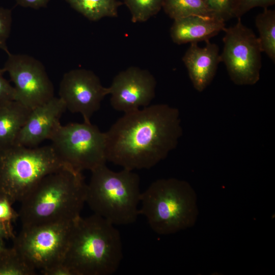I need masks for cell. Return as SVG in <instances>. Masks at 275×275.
Returning a JSON list of instances; mask_svg holds the SVG:
<instances>
[{
    "label": "cell",
    "instance_id": "6da1fadb",
    "mask_svg": "<svg viewBox=\"0 0 275 275\" xmlns=\"http://www.w3.org/2000/svg\"><path fill=\"white\" fill-rule=\"evenodd\" d=\"M105 134L107 161L133 171L164 159L177 146L183 129L178 108L156 104L124 113Z\"/></svg>",
    "mask_w": 275,
    "mask_h": 275
},
{
    "label": "cell",
    "instance_id": "7a4b0ae2",
    "mask_svg": "<svg viewBox=\"0 0 275 275\" xmlns=\"http://www.w3.org/2000/svg\"><path fill=\"white\" fill-rule=\"evenodd\" d=\"M87 186L82 173L70 167L46 175L20 201L22 228L75 221L86 203Z\"/></svg>",
    "mask_w": 275,
    "mask_h": 275
},
{
    "label": "cell",
    "instance_id": "3957f363",
    "mask_svg": "<svg viewBox=\"0 0 275 275\" xmlns=\"http://www.w3.org/2000/svg\"><path fill=\"white\" fill-rule=\"evenodd\" d=\"M123 258L121 237L115 225L95 214L73 225L63 261L73 275H111Z\"/></svg>",
    "mask_w": 275,
    "mask_h": 275
},
{
    "label": "cell",
    "instance_id": "277c9868",
    "mask_svg": "<svg viewBox=\"0 0 275 275\" xmlns=\"http://www.w3.org/2000/svg\"><path fill=\"white\" fill-rule=\"evenodd\" d=\"M140 214L159 235L192 227L198 215L196 193L186 181L175 178L155 180L142 193Z\"/></svg>",
    "mask_w": 275,
    "mask_h": 275
},
{
    "label": "cell",
    "instance_id": "5b68a950",
    "mask_svg": "<svg viewBox=\"0 0 275 275\" xmlns=\"http://www.w3.org/2000/svg\"><path fill=\"white\" fill-rule=\"evenodd\" d=\"M140 183L133 171L115 172L102 165L91 171L86 203L94 214L114 225L131 224L140 215Z\"/></svg>",
    "mask_w": 275,
    "mask_h": 275
},
{
    "label": "cell",
    "instance_id": "8992f818",
    "mask_svg": "<svg viewBox=\"0 0 275 275\" xmlns=\"http://www.w3.org/2000/svg\"><path fill=\"white\" fill-rule=\"evenodd\" d=\"M66 167L51 145H14L0 152V196L20 202L45 176Z\"/></svg>",
    "mask_w": 275,
    "mask_h": 275
},
{
    "label": "cell",
    "instance_id": "52a82bcc",
    "mask_svg": "<svg viewBox=\"0 0 275 275\" xmlns=\"http://www.w3.org/2000/svg\"><path fill=\"white\" fill-rule=\"evenodd\" d=\"M49 140L61 160L79 172L95 169L106 164L105 132L90 123H73L63 125L60 122Z\"/></svg>",
    "mask_w": 275,
    "mask_h": 275
},
{
    "label": "cell",
    "instance_id": "ba28073f",
    "mask_svg": "<svg viewBox=\"0 0 275 275\" xmlns=\"http://www.w3.org/2000/svg\"><path fill=\"white\" fill-rule=\"evenodd\" d=\"M74 221L22 228L12 247L36 270L61 264Z\"/></svg>",
    "mask_w": 275,
    "mask_h": 275
},
{
    "label": "cell",
    "instance_id": "9c48e42d",
    "mask_svg": "<svg viewBox=\"0 0 275 275\" xmlns=\"http://www.w3.org/2000/svg\"><path fill=\"white\" fill-rule=\"evenodd\" d=\"M221 55L231 80L239 86L254 85L260 79L262 50L254 32L238 18L237 23L223 30Z\"/></svg>",
    "mask_w": 275,
    "mask_h": 275
},
{
    "label": "cell",
    "instance_id": "30bf717a",
    "mask_svg": "<svg viewBox=\"0 0 275 275\" xmlns=\"http://www.w3.org/2000/svg\"><path fill=\"white\" fill-rule=\"evenodd\" d=\"M4 68L14 84L15 100L31 109L54 96L53 84L42 63L27 54H8Z\"/></svg>",
    "mask_w": 275,
    "mask_h": 275
},
{
    "label": "cell",
    "instance_id": "8fae6325",
    "mask_svg": "<svg viewBox=\"0 0 275 275\" xmlns=\"http://www.w3.org/2000/svg\"><path fill=\"white\" fill-rule=\"evenodd\" d=\"M109 93L99 77L85 69L71 70L64 74L60 82L59 98L66 109L80 114L84 122H91L93 115L99 109L103 98Z\"/></svg>",
    "mask_w": 275,
    "mask_h": 275
},
{
    "label": "cell",
    "instance_id": "7c38bea8",
    "mask_svg": "<svg viewBox=\"0 0 275 275\" xmlns=\"http://www.w3.org/2000/svg\"><path fill=\"white\" fill-rule=\"evenodd\" d=\"M156 85L148 71L130 67L119 73L108 87L111 105L124 113L148 106L155 97Z\"/></svg>",
    "mask_w": 275,
    "mask_h": 275
},
{
    "label": "cell",
    "instance_id": "4fadbf2b",
    "mask_svg": "<svg viewBox=\"0 0 275 275\" xmlns=\"http://www.w3.org/2000/svg\"><path fill=\"white\" fill-rule=\"evenodd\" d=\"M66 109L63 101L55 97L32 109L15 145L35 147L44 140H49Z\"/></svg>",
    "mask_w": 275,
    "mask_h": 275
},
{
    "label": "cell",
    "instance_id": "5bb4252c",
    "mask_svg": "<svg viewBox=\"0 0 275 275\" xmlns=\"http://www.w3.org/2000/svg\"><path fill=\"white\" fill-rule=\"evenodd\" d=\"M201 47L197 42L191 43L182 58L189 78L198 92L204 91L211 82L221 62L217 44L209 40Z\"/></svg>",
    "mask_w": 275,
    "mask_h": 275
},
{
    "label": "cell",
    "instance_id": "9a60e30c",
    "mask_svg": "<svg viewBox=\"0 0 275 275\" xmlns=\"http://www.w3.org/2000/svg\"><path fill=\"white\" fill-rule=\"evenodd\" d=\"M225 28V21L217 17L190 16L174 20L170 35L175 43H191L209 40Z\"/></svg>",
    "mask_w": 275,
    "mask_h": 275
},
{
    "label": "cell",
    "instance_id": "2e32d148",
    "mask_svg": "<svg viewBox=\"0 0 275 275\" xmlns=\"http://www.w3.org/2000/svg\"><path fill=\"white\" fill-rule=\"evenodd\" d=\"M31 110L16 100L0 103V152L15 145Z\"/></svg>",
    "mask_w": 275,
    "mask_h": 275
},
{
    "label": "cell",
    "instance_id": "e0dca14e",
    "mask_svg": "<svg viewBox=\"0 0 275 275\" xmlns=\"http://www.w3.org/2000/svg\"><path fill=\"white\" fill-rule=\"evenodd\" d=\"M76 11L91 21L118 16L121 4L117 0H65Z\"/></svg>",
    "mask_w": 275,
    "mask_h": 275
},
{
    "label": "cell",
    "instance_id": "ac0fdd59",
    "mask_svg": "<svg viewBox=\"0 0 275 275\" xmlns=\"http://www.w3.org/2000/svg\"><path fill=\"white\" fill-rule=\"evenodd\" d=\"M258 31L260 45L264 52L273 62H275V11L264 8L255 18Z\"/></svg>",
    "mask_w": 275,
    "mask_h": 275
},
{
    "label": "cell",
    "instance_id": "d6986e66",
    "mask_svg": "<svg viewBox=\"0 0 275 275\" xmlns=\"http://www.w3.org/2000/svg\"><path fill=\"white\" fill-rule=\"evenodd\" d=\"M162 8L174 20L196 15L217 17L205 0H163Z\"/></svg>",
    "mask_w": 275,
    "mask_h": 275
},
{
    "label": "cell",
    "instance_id": "ffe728a7",
    "mask_svg": "<svg viewBox=\"0 0 275 275\" xmlns=\"http://www.w3.org/2000/svg\"><path fill=\"white\" fill-rule=\"evenodd\" d=\"M36 272L13 247L0 253V275H34Z\"/></svg>",
    "mask_w": 275,
    "mask_h": 275
},
{
    "label": "cell",
    "instance_id": "44dd1931",
    "mask_svg": "<svg viewBox=\"0 0 275 275\" xmlns=\"http://www.w3.org/2000/svg\"><path fill=\"white\" fill-rule=\"evenodd\" d=\"M131 15L133 22H143L156 15L162 7L163 0H124Z\"/></svg>",
    "mask_w": 275,
    "mask_h": 275
},
{
    "label": "cell",
    "instance_id": "7402d4cb",
    "mask_svg": "<svg viewBox=\"0 0 275 275\" xmlns=\"http://www.w3.org/2000/svg\"><path fill=\"white\" fill-rule=\"evenodd\" d=\"M275 0H232L231 5L232 18H241L242 16L256 7L264 8L274 5Z\"/></svg>",
    "mask_w": 275,
    "mask_h": 275
},
{
    "label": "cell",
    "instance_id": "603a6c76",
    "mask_svg": "<svg viewBox=\"0 0 275 275\" xmlns=\"http://www.w3.org/2000/svg\"><path fill=\"white\" fill-rule=\"evenodd\" d=\"M12 204L6 197L0 196V222L3 224L13 239L14 234L12 223L18 217L19 214L12 207Z\"/></svg>",
    "mask_w": 275,
    "mask_h": 275
},
{
    "label": "cell",
    "instance_id": "cb8c5ba5",
    "mask_svg": "<svg viewBox=\"0 0 275 275\" xmlns=\"http://www.w3.org/2000/svg\"><path fill=\"white\" fill-rule=\"evenodd\" d=\"M12 24V12L8 9L0 7V49L8 54L9 51L6 41L8 38Z\"/></svg>",
    "mask_w": 275,
    "mask_h": 275
},
{
    "label": "cell",
    "instance_id": "d4e9b609",
    "mask_svg": "<svg viewBox=\"0 0 275 275\" xmlns=\"http://www.w3.org/2000/svg\"><path fill=\"white\" fill-rule=\"evenodd\" d=\"M205 1L217 17L225 21L232 18V0H205Z\"/></svg>",
    "mask_w": 275,
    "mask_h": 275
},
{
    "label": "cell",
    "instance_id": "484cf974",
    "mask_svg": "<svg viewBox=\"0 0 275 275\" xmlns=\"http://www.w3.org/2000/svg\"><path fill=\"white\" fill-rule=\"evenodd\" d=\"M4 72L3 69H0V103L15 100V88L4 77Z\"/></svg>",
    "mask_w": 275,
    "mask_h": 275
},
{
    "label": "cell",
    "instance_id": "4316f807",
    "mask_svg": "<svg viewBox=\"0 0 275 275\" xmlns=\"http://www.w3.org/2000/svg\"><path fill=\"white\" fill-rule=\"evenodd\" d=\"M43 275H73L72 271L63 263L40 271Z\"/></svg>",
    "mask_w": 275,
    "mask_h": 275
},
{
    "label": "cell",
    "instance_id": "83f0119b",
    "mask_svg": "<svg viewBox=\"0 0 275 275\" xmlns=\"http://www.w3.org/2000/svg\"><path fill=\"white\" fill-rule=\"evenodd\" d=\"M50 0H16L17 5L25 8L39 9L46 7Z\"/></svg>",
    "mask_w": 275,
    "mask_h": 275
},
{
    "label": "cell",
    "instance_id": "f1b7e54d",
    "mask_svg": "<svg viewBox=\"0 0 275 275\" xmlns=\"http://www.w3.org/2000/svg\"><path fill=\"white\" fill-rule=\"evenodd\" d=\"M0 237H2L4 239H9L12 237L6 229L3 224L0 222Z\"/></svg>",
    "mask_w": 275,
    "mask_h": 275
},
{
    "label": "cell",
    "instance_id": "f546056e",
    "mask_svg": "<svg viewBox=\"0 0 275 275\" xmlns=\"http://www.w3.org/2000/svg\"><path fill=\"white\" fill-rule=\"evenodd\" d=\"M4 239V238L0 237V253H1L6 248L5 245Z\"/></svg>",
    "mask_w": 275,
    "mask_h": 275
}]
</instances>
